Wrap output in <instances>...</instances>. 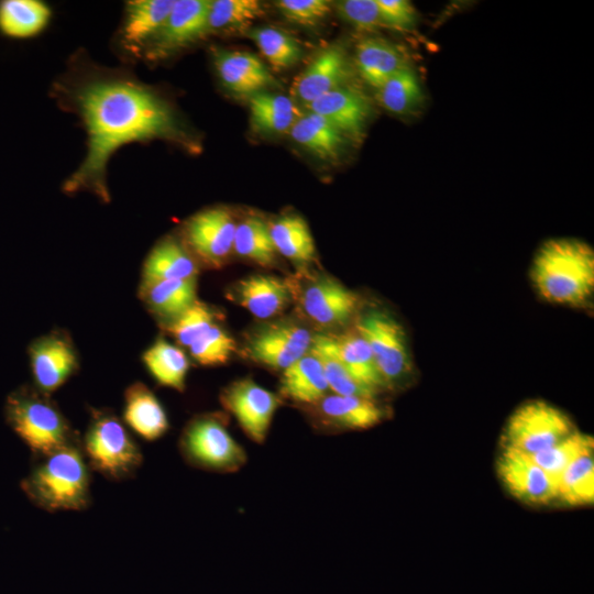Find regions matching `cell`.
<instances>
[{"mask_svg":"<svg viewBox=\"0 0 594 594\" xmlns=\"http://www.w3.org/2000/svg\"><path fill=\"white\" fill-rule=\"evenodd\" d=\"M50 97L74 114L86 133L85 156L62 186L67 195L90 193L109 202L108 165L121 147L155 140L187 141L172 105L156 87L128 67L97 63L84 48L69 56L51 85Z\"/></svg>","mask_w":594,"mask_h":594,"instance_id":"cell-1","label":"cell"},{"mask_svg":"<svg viewBox=\"0 0 594 594\" xmlns=\"http://www.w3.org/2000/svg\"><path fill=\"white\" fill-rule=\"evenodd\" d=\"M292 139L322 160H334L341 152L344 135L328 120L307 112L289 131Z\"/></svg>","mask_w":594,"mask_h":594,"instance_id":"cell-31","label":"cell"},{"mask_svg":"<svg viewBox=\"0 0 594 594\" xmlns=\"http://www.w3.org/2000/svg\"><path fill=\"white\" fill-rule=\"evenodd\" d=\"M569 416L543 400L519 406L509 417L502 437L503 447L532 455L575 431Z\"/></svg>","mask_w":594,"mask_h":594,"instance_id":"cell-7","label":"cell"},{"mask_svg":"<svg viewBox=\"0 0 594 594\" xmlns=\"http://www.w3.org/2000/svg\"><path fill=\"white\" fill-rule=\"evenodd\" d=\"M51 18V7L40 0L0 1V32L8 37H33L47 28Z\"/></svg>","mask_w":594,"mask_h":594,"instance_id":"cell-29","label":"cell"},{"mask_svg":"<svg viewBox=\"0 0 594 594\" xmlns=\"http://www.w3.org/2000/svg\"><path fill=\"white\" fill-rule=\"evenodd\" d=\"M557 501L570 506L586 505L594 501L593 452L574 460L558 480Z\"/></svg>","mask_w":594,"mask_h":594,"instance_id":"cell-36","label":"cell"},{"mask_svg":"<svg viewBox=\"0 0 594 594\" xmlns=\"http://www.w3.org/2000/svg\"><path fill=\"white\" fill-rule=\"evenodd\" d=\"M233 251L262 266H271L276 260L268 224L258 217H249L237 224Z\"/></svg>","mask_w":594,"mask_h":594,"instance_id":"cell-35","label":"cell"},{"mask_svg":"<svg viewBox=\"0 0 594 594\" xmlns=\"http://www.w3.org/2000/svg\"><path fill=\"white\" fill-rule=\"evenodd\" d=\"M320 334L330 351L356 381L377 393L386 388L369 344L356 330Z\"/></svg>","mask_w":594,"mask_h":594,"instance_id":"cell-23","label":"cell"},{"mask_svg":"<svg viewBox=\"0 0 594 594\" xmlns=\"http://www.w3.org/2000/svg\"><path fill=\"white\" fill-rule=\"evenodd\" d=\"M212 62L222 85L238 95H253L274 84V78L249 52L213 50Z\"/></svg>","mask_w":594,"mask_h":594,"instance_id":"cell-19","label":"cell"},{"mask_svg":"<svg viewBox=\"0 0 594 594\" xmlns=\"http://www.w3.org/2000/svg\"><path fill=\"white\" fill-rule=\"evenodd\" d=\"M209 0H175L166 20L145 46L141 61L161 63L206 38Z\"/></svg>","mask_w":594,"mask_h":594,"instance_id":"cell-9","label":"cell"},{"mask_svg":"<svg viewBox=\"0 0 594 594\" xmlns=\"http://www.w3.org/2000/svg\"><path fill=\"white\" fill-rule=\"evenodd\" d=\"M359 295L331 277H320L301 295V307L307 317L322 328L345 323L356 311Z\"/></svg>","mask_w":594,"mask_h":594,"instance_id":"cell-17","label":"cell"},{"mask_svg":"<svg viewBox=\"0 0 594 594\" xmlns=\"http://www.w3.org/2000/svg\"><path fill=\"white\" fill-rule=\"evenodd\" d=\"M355 330L369 344L385 387L395 386L410 370L402 326L389 315L371 310L360 317Z\"/></svg>","mask_w":594,"mask_h":594,"instance_id":"cell-8","label":"cell"},{"mask_svg":"<svg viewBox=\"0 0 594 594\" xmlns=\"http://www.w3.org/2000/svg\"><path fill=\"white\" fill-rule=\"evenodd\" d=\"M275 6L288 21L301 25H315L331 10L327 0H279Z\"/></svg>","mask_w":594,"mask_h":594,"instance_id":"cell-43","label":"cell"},{"mask_svg":"<svg viewBox=\"0 0 594 594\" xmlns=\"http://www.w3.org/2000/svg\"><path fill=\"white\" fill-rule=\"evenodd\" d=\"M350 74L344 50L339 45L323 48L294 80L290 95L306 107L322 95L344 86Z\"/></svg>","mask_w":594,"mask_h":594,"instance_id":"cell-16","label":"cell"},{"mask_svg":"<svg viewBox=\"0 0 594 594\" xmlns=\"http://www.w3.org/2000/svg\"><path fill=\"white\" fill-rule=\"evenodd\" d=\"M29 355L35 387L46 395L64 385L78 367L72 340L59 331L33 341Z\"/></svg>","mask_w":594,"mask_h":594,"instance_id":"cell-15","label":"cell"},{"mask_svg":"<svg viewBox=\"0 0 594 594\" xmlns=\"http://www.w3.org/2000/svg\"><path fill=\"white\" fill-rule=\"evenodd\" d=\"M312 337L296 323L270 324L255 332L246 345L253 361L274 370H286L309 352Z\"/></svg>","mask_w":594,"mask_h":594,"instance_id":"cell-14","label":"cell"},{"mask_svg":"<svg viewBox=\"0 0 594 594\" xmlns=\"http://www.w3.org/2000/svg\"><path fill=\"white\" fill-rule=\"evenodd\" d=\"M224 408L237 419L245 435L256 443L267 437L280 398L250 378L230 384L221 394Z\"/></svg>","mask_w":594,"mask_h":594,"instance_id":"cell-12","label":"cell"},{"mask_svg":"<svg viewBox=\"0 0 594 594\" xmlns=\"http://www.w3.org/2000/svg\"><path fill=\"white\" fill-rule=\"evenodd\" d=\"M337 13L358 31L388 29L376 0H342L334 4Z\"/></svg>","mask_w":594,"mask_h":594,"instance_id":"cell-42","label":"cell"},{"mask_svg":"<svg viewBox=\"0 0 594 594\" xmlns=\"http://www.w3.org/2000/svg\"><path fill=\"white\" fill-rule=\"evenodd\" d=\"M175 0H131L127 1L117 29L112 47L119 58L134 64L142 58L147 43L160 30Z\"/></svg>","mask_w":594,"mask_h":594,"instance_id":"cell-11","label":"cell"},{"mask_svg":"<svg viewBox=\"0 0 594 594\" xmlns=\"http://www.w3.org/2000/svg\"><path fill=\"white\" fill-rule=\"evenodd\" d=\"M237 223L223 207L204 209L185 222L184 243L196 260L220 267L233 251Z\"/></svg>","mask_w":594,"mask_h":594,"instance_id":"cell-10","label":"cell"},{"mask_svg":"<svg viewBox=\"0 0 594 594\" xmlns=\"http://www.w3.org/2000/svg\"><path fill=\"white\" fill-rule=\"evenodd\" d=\"M81 450L89 468L111 481L131 477L143 460L123 422L106 411L94 413Z\"/></svg>","mask_w":594,"mask_h":594,"instance_id":"cell-5","label":"cell"},{"mask_svg":"<svg viewBox=\"0 0 594 594\" xmlns=\"http://www.w3.org/2000/svg\"><path fill=\"white\" fill-rule=\"evenodd\" d=\"M320 421L336 429L363 430L378 425L386 410L375 399L331 394L317 404Z\"/></svg>","mask_w":594,"mask_h":594,"instance_id":"cell-20","label":"cell"},{"mask_svg":"<svg viewBox=\"0 0 594 594\" xmlns=\"http://www.w3.org/2000/svg\"><path fill=\"white\" fill-rule=\"evenodd\" d=\"M314 112L334 125L343 135L359 139L370 114L366 97L349 86L336 88L307 106Z\"/></svg>","mask_w":594,"mask_h":594,"instance_id":"cell-18","label":"cell"},{"mask_svg":"<svg viewBox=\"0 0 594 594\" xmlns=\"http://www.w3.org/2000/svg\"><path fill=\"white\" fill-rule=\"evenodd\" d=\"M6 417L12 430L40 458L76 442L62 411L36 388L13 392L6 403Z\"/></svg>","mask_w":594,"mask_h":594,"instance_id":"cell-4","label":"cell"},{"mask_svg":"<svg viewBox=\"0 0 594 594\" xmlns=\"http://www.w3.org/2000/svg\"><path fill=\"white\" fill-rule=\"evenodd\" d=\"M196 290V278L142 282L140 296L152 312L172 321L197 300Z\"/></svg>","mask_w":594,"mask_h":594,"instance_id":"cell-27","label":"cell"},{"mask_svg":"<svg viewBox=\"0 0 594 594\" xmlns=\"http://www.w3.org/2000/svg\"><path fill=\"white\" fill-rule=\"evenodd\" d=\"M197 274L196 258L185 243L166 237L145 257L142 282L197 278Z\"/></svg>","mask_w":594,"mask_h":594,"instance_id":"cell-24","label":"cell"},{"mask_svg":"<svg viewBox=\"0 0 594 594\" xmlns=\"http://www.w3.org/2000/svg\"><path fill=\"white\" fill-rule=\"evenodd\" d=\"M530 275L544 300L581 306L594 290L593 249L575 239L549 240L538 250Z\"/></svg>","mask_w":594,"mask_h":594,"instance_id":"cell-2","label":"cell"},{"mask_svg":"<svg viewBox=\"0 0 594 594\" xmlns=\"http://www.w3.org/2000/svg\"><path fill=\"white\" fill-rule=\"evenodd\" d=\"M142 359L158 384L184 391L189 361L180 348L160 338L144 352Z\"/></svg>","mask_w":594,"mask_h":594,"instance_id":"cell-32","label":"cell"},{"mask_svg":"<svg viewBox=\"0 0 594 594\" xmlns=\"http://www.w3.org/2000/svg\"><path fill=\"white\" fill-rule=\"evenodd\" d=\"M264 14L257 0H210L205 37L231 31H248L249 25Z\"/></svg>","mask_w":594,"mask_h":594,"instance_id":"cell-33","label":"cell"},{"mask_svg":"<svg viewBox=\"0 0 594 594\" xmlns=\"http://www.w3.org/2000/svg\"><path fill=\"white\" fill-rule=\"evenodd\" d=\"M496 472L505 488L522 503L546 505L557 501V482L529 454L502 447Z\"/></svg>","mask_w":594,"mask_h":594,"instance_id":"cell-13","label":"cell"},{"mask_svg":"<svg viewBox=\"0 0 594 594\" xmlns=\"http://www.w3.org/2000/svg\"><path fill=\"white\" fill-rule=\"evenodd\" d=\"M249 110L252 127L267 134L289 132L302 116L292 98L266 91H258L250 96Z\"/></svg>","mask_w":594,"mask_h":594,"instance_id":"cell-28","label":"cell"},{"mask_svg":"<svg viewBox=\"0 0 594 594\" xmlns=\"http://www.w3.org/2000/svg\"><path fill=\"white\" fill-rule=\"evenodd\" d=\"M376 90L380 105L396 114L413 111L424 99L420 81L409 66L394 74Z\"/></svg>","mask_w":594,"mask_h":594,"instance_id":"cell-34","label":"cell"},{"mask_svg":"<svg viewBox=\"0 0 594 594\" xmlns=\"http://www.w3.org/2000/svg\"><path fill=\"white\" fill-rule=\"evenodd\" d=\"M234 298L260 319H268L280 314L290 302L288 284L271 275H251L237 283Z\"/></svg>","mask_w":594,"mask_h":594,"instance_id":"cell-21","label":"cell"},{"mask_svg":"<svg viewBox=\"0 0 594 594\" xmlns=\"http://www.w3.org/2000/svg\"><path fill=\"white\" fill-rule=\"evenodd\" d=\"M215 323L216 312L211 307L200 300H196L182 315L169 321L167 330L179 345L188 348Z\"/></svg>","mask_w":594,"mask_h":594,"instance_id":"cell-41","label":"cell"},{"mask_svg":"<svg viewBox=\"0 0 594 594\" xmlns=\"http://www.w3.org/2000/svg\"><path fill=\"white\" fill-rule=\"evenodd\" d=\"M319 360L330 391L337 395L359 396L374 399L378 394L356 381L324 343L321 334L312 337L309 349Z\"/></svg>","mask_w":594,"mask_h":594,"instance_id":"cell-37","label":"cell"},{"mask_svg":"<svg viewBox=\"0 0 594 594\" xmlns=\"http://www.w3.org/2000/svg\"><path fill=\"white\" fill-rule=\"evenodd\" d=\"M191 358L205 366L227 363L237 350L234 339L220 326L213 324L189 346Z\"/></svg>","mask_w":594,"mask_h":594,"instance_id":"cell-40","label":"cell"},{"mask_svg":"<svg viewBox=\"0 0 594 594\" xmlns=\"http://www.w3.org/2000/svg\"><path fill=\"white\" fill-rule=\"evenodd\" d=\"M329 391L322 366L311 352L283 371L280 394L295 403L312 406Z\"/></svg>","mask_w":594,"mask_h":594,"instance_id":"cell-26","label":"cell"},{"mask_svg":"<svg viewBox=\"0 0 594 594\" xmlns=\"http://www.w3.org/2000/svg\"><path fill=\"white\" fill-rule=\"evenodd\" d=\"M268 231L276 253L300 265L314 261L315 241L307 222L300 216H283L268 224Z\"/></svg>","mask_w":594,"mask_h":594,"instance_id":"cell-30","label":"cell"},{"mask_svg":"<svg viewBox=\"0 0 594 594\" xmlns=\"http://www.w3.org/2000/svg\"><path fill=\"white\" fill-rule=\"evenodd\" d=\"M246 35L276 69L292 67L301 57V47L298 42L283 30L258 26L249 29Z\"/></svg>","mask_w":594,"mask_h":594,"instance_id":"cell-38","label":"cell"},{"mask_svg":"<svg viewBox=\"0 0 594 594\" xmlns=\"http://www.w3.org/2000/svg\"><path fill=\"white\" fill-rule=\"evenodd\" d=\"M378 9L388 29L411 30L417 21V12L407 0H376Z\"/></svg>","mask_w":594,"mask_h":594,"instance_id":"cell-44","label":"cell"},{"mask_svg":"<svg viewBox=\"0 0 594 594\" xmlns=\"http://www.w3.org/2000/svg\"><path fill=\"white\" fill-rule=\"evenodd\" d=\"M179 449L189 464L206 471L231 473L246 463L244 449L215 415L194 418L182 433Z\"/></svg>","mask_w":594,"mask_h":594,"instance_id":"cell-6","label":"cell"},{"mask_svg":"<svg viewBox=\"0 0 594 594\" xmlns=\"http://www.w3.org/2000/svg\"><path fill=\"white\" fill-rule=\"evenodd\" d=\"M355 64L361 77L375 89L407 66L399 47L377 37H366L358 43Z\"/></svg>","mask_w":594,"mask_h":594,"instance_id":"cell-25","label":"cell"},{"mask_svg":"<svg viewBox=\"0 0 594 594\" xmlns=\"http://www.w3.org/2000/svg\"><path fill=\"white\" fill-rule=\"evenodd\" d=\"M123 420L147 441L162 438L169 428L163 405L154 393L140 382L130 385L124 393Z\"/></svg>","mask_w":594,"mask_h":594,"instance_id":"cell-22","label":"cell"},{"mask_svg":"<svg viewBox=\"0 0 594 594\" xmlns=\"http://www.w3.org/2000/svg\"><path fill=\"white\" fill-rule=\"evenodd\" d=\"M89 470L75 442L41 457L21 487L35 506L46 512L84 510L91 502Z\"/></svg>","mask_w":594,"mask_h":594,"instance_id":"cell-3","label":"cell"},{"mask_svg":"<svg viewBox=\"0 0 594 594\" xmlns=\"http://www.w3.org/2000/svg\"><path fill=\"white\" fill-rule=\"evenodd\" d=\"M593 451V438L575 430L554 446L530 457L558 483L562 472L574 460Z\"/></svg>","mask_w":594,"mask_h":594,"instance_id":"cell-39","label":"cell"}]
</instances>
